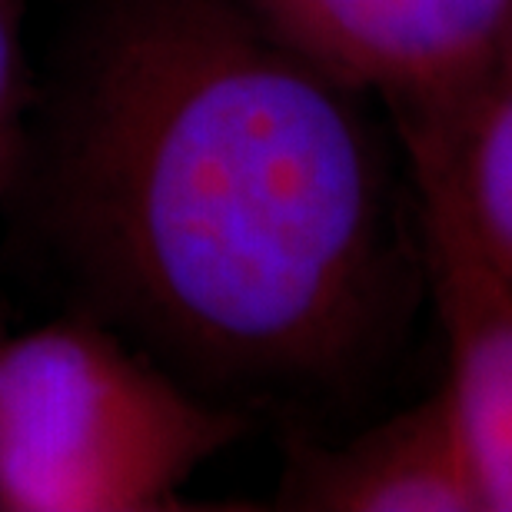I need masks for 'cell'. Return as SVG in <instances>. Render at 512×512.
Wrapping results in <instances>:
<instances>
[{
  "label": "cell",
  "mask_w": 512,
  "mask_h": 512,
  "mask_svg": "<svg viewBox=\"0 0 512 512\" xmlns=\"http://www.w3.org/2000/svg\"><path fill=\"white\" fill-rule=\"evenodd\" d=\"M54 187L100 296L200 376L333 380L383 320L393 213L363 97L247 0H104Z\"/></svg>",
  "instance_id": "cell-1"
},
{
  "label": "cell",
  "mask_w": 512,
  "mask_h": 512,
  "mask_svg": "<svg viewBox=\"0 0 512 512\" xmlns=\"http://www.w3.org/2000/svg\"><path fill=\"white\" fill-rule=\"evenodd\" d=\"M243 416L190 393L94 320L0 343V512L183 509Z\"/></svg>",
  "instance_id": "cell-2"
},
{
  "label": "cell",
  "mask_w": 512,
  "mask_h": 512,
  "mask_svg": "<svg viewBox=\"0 0 512 512\" xmlns=\"http://www.w3.org/2000/svg\"><path fill=\"white\" fill-rule=\"evenodd\" d=\"M270 34L396 133L449 117L512 44V0H247Z\"/></svg>",
  "instance_id": "cell-3"
},
{
  "label": "cell",
  "mask_w": 512,
  "mask_h": 512,
  "mask_svg": "<svg viewBox=\"0 0 512 512\" xmlns=\"http://www.w3.org/2000/svg\"><path fill=\"white\" fill-rule=\"evenodd\" d=\"M413 193L419 260L449 353L439 389L483 512H512V273L443 190L413 177Z\"/></svg>",
  "instance_id": "cell-4"
},
{
  "label": "cell",
  "mask_w": 512,
  "mask_h": 512,
  "mask_svg": "<svg viewBox=\"0 0 512 512\" xmlns=\"http://www.w3.org/2000/svg\"><path fill=\"white\" fill-rule=\"evenodd\" d=\"M316 512H483L443 389L333 449H296L280 493Z\"/></svg>",
  "instance_id": "cell-5"
},
{
  "label": "cell",
  "mask_w": 512,
  "mask_h": 512,
  "mask_svg": "<svg viewBox=\"0 0 512 512\" xmlns=\"http://www.w3.org/2000/svg\"><path fill=\"white\" fill-rule=\"evenodd\" d=\"M399 140L409 177L443 190L473 237L512 273V44L453 114Z\"/></svg>",
  "instance_id": "cell-6"
},
{
  "label": "cell",
  "mask_w": 512,
  "mask_h": 512,
  "mask_svg": "<svg viewBox=\"0 0 512 512\" xmlns=\"http://www.w3.org/2000/svg\"><path fill=\"white\" fill-rule=\"evenodd\" d=\"M24 137V0H0V193Z\"/></svg>",
  "instance_id": "cell-7"
}]
</instances>
